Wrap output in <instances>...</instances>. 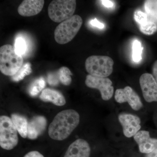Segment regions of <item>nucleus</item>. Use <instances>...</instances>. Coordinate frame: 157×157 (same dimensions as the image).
Returning <instances> with one entry per match:
<instances>
[{"label": "nucleus", "mask_w": 157, "mask_h": 157, "mask_svg": "<svg viewBox=\"0 0 157 157\" xmlns=\"http://www.w3.org/2000/svg\"><path fill=\"white\" fill-rule=\"evenodd\" d=\"M115 101L120 104L128 102L134 110H139L143 107L140 97L132 87L127 86L124 89H118L116 90Z\"/></svg>", "instance_id": "6e6552de"}, {"label": "nucleus", "mask_w": 157, "mask_h": 157, "mask_svg": "<svg viewBox=\"0 0 157 157\" xmlns=\"http://www.w3.org/2000/svg\"><path fill=\"white\" fill-rule=\"evenodd\" d=\"M101 3L103 6L108 8H111L114 6V3L112 1H108V0H103L101 1Z\"/></svg>", "instance_id": "bb28decb"}, {"label": "nucleus", "mask_w": 157, "mask_h": 157, "mask_svg": "<svg viewBox=\"0 0 157 157\" xmlns=\"http://www.w3.org/2000/svg\"><path fill=\"white\" fill-rule=\"evenodd\" d=\"M24 157H45L41 153L36 151H33L29 152L26 154Z\"/></svg>", "instance_id": "a878e982"}, {"label": "nucleus", "mask_w": 157, "mask_h": 157, "mask_svg": "<svg viewBox=\"0 0 157 157\" xmlns=\"http://www.w3.org/2000/svg\"><path fill=\"white\" fill-rule=\"evenodd\" d=\"M146 14L157 23V0H147L144 2Z\"/></svg>", "instance_id": "aec40b11"}, {"label": "nucleus", "mask_w": 157, "mask_h": 157, "mask_svg": "<svg viewBox=\"0 0 157 157\" xmlns=\"http://www.w3.org/2000/svg\"><path fill=\"white\" fill-rule=\"evenodd\" d=\"M23 59L10 44L0 48V70L5 75L14 76L22 67Z\"/></svg>", "instance_id": "f03ea898"}, {"label": "nucleus", "mask_w": 157, "mask_h": 157, "mask_svg": "<svg viewBox=\"0 0 157 157\" xmlns=\"http://www.w3.org/2000/svg\"><path fill=\"white\" fill-rule=\"evenodd\" d=\"M48 83L50 85L52 86H56L58 84L59 81V78H58L57 73L56 74L50 73L49 75H48Z\"/></svg>", "instance_id": "b1692460"}, {"label": "nucleus", "mask_w": 157, "mask_h": 157, "mask_svg": "<svg viewBox=\"0 0 157 157\" xmlns=\"http://www.w3.org/2000/svg\"><path fill=\"white\" fill-rule=\"evenodd\" d=\"M32 71L30 64L28 63L23 66L16 74L12 76V79L15 82L20 81L23 79L26 76L30 74Z\"/></svg>", "instance_id": "4be33fe9"}, {"label": "nucleus", "mask_w": 157, "mask_h": 157, "mask_svg": "<svg viewBox=\"0 0 157 157\" xmlns=\"http://www.w3.org/2000/svg\"><path fill=\"white\" fill-rule=\"evenodd\" d=\"M90 24L93 26L95 27L98 28V29H103L104 28V24L98 21L96 18L90 21Z\"/></svg>", "instance_id": "393cba45"}, {"label": "nucleus", "mask_w": 157, "mask_h": 157, "mask_svg": "<svg viewBox=\"0 0 157 157\" xmlns=\"http://www.w3.org/2000/svg\"><path fill=\"white\" fill-rule=\"evenodd\" d=\"M17 130L10 117L6 116L0 117V146L4 149L11 150L18 142Z\"/></svg>", "instance_id": "423d86ee"}, {"label": "nucleus", "mask_w": 157, "mask_h": 157, "mask_svg": "<svg viewBox=\"0 0 157 157\" xmlns=\"http://www.w3.org/2000/svg\"><path fill=\"white\" fill-rule=\"evenodd\" d=\"M113 64V60L109 56L93 55L86 59L85 68L91 76L107 77L112 73Z\"/></svg>", "instance_id": "20e7f679"}, {"label": "nucleus", "mask_w": 157, "mask_h": 157, "mask_svg": "<svg viewBox=\"0 0 157 157\" xmlns=\"http://www.w3.org/2000/svg\"><path fill=\"white\" fill-rule=\"evenodd\" d=\"M152 75L157 82V60L155 61L153 65Z\"/></svg>", "instance_id": "cd10ccee"}, {"label": "nucleus", "mask_w": 157, "mask_h": 157, "mask_svg": "<svg viewBox=\"0 0 157 157\" xmlns=\"http://www.w3.org/2000/svg\"><path fill=\"white\" fill-rule=\"evenodd\" d=\"M143 49L141 42L138 40H135L132 45V59L135 63L141 61Z\"/></svg>", "instance_id": "412c9836"}, {"label": "nucleus", "mask_w": 157, "mask_h": 157, "mask_svg": "<svg viewBox=\"0 0 157 157\" xmlns=\"http://www.w3.org/2000/svg\"><path fill=\"white\" fill-rule=\"evenodd\" d=\"M124 135L127 137H134L141 128V121L137 116L130 113H121L118 115Z\"/></svg>", "instance_id": "9d476101"}, {"label": "nucleus", "mask_w": 157, "mask_h": 157, "mask_svg": "<svg viewBox=\"0 0 157 157\" xmlns=\"http://www.w3.org/2000/svg\"><path fill=\"white\" fill-rule=\"evenodd\" d=\"M79 120V114L74 109H66L59 113L48 127L49 137L55 140L66 139L78 126Z\"/></svg>", "instance_id": "f257e3e1"}, {"label": "nucleus", "mask_w": 157, "mask_h": 157, "mask_svg": "<svg viewBox=\"0 0 157 157\" xmlns=\"http://www.w3.org/2000/svg\"><path fill=\"white\" fill-rule=\"evenodd\" d=\"M76 5L75 0H54L48 6V16L54 22H63L73 16Z\"/></svg>", "instance_id": "39448f33"}, {"label": "nucleus", "mask_w": 157, "mask_h": 157, "mask_svg": "<svg viewBox=\"0 0 157 157\" xmlns=\"http://www.w3.org/2000/svg\"><path fill=\"white\" fill-rule=\"evenodd\" d=\"M85 84L87 87L99 90L104 101L110 100L113 96L114 88L111 80L107 77H98L89 74L86 76Z\"/></svg>", "instance_id": "0eeeda50"}, {"label": "nucleus", "mask_w": 157, "mask_h": 157, "mask_svg": "<svg viewBox=\"0 0 157 157\" xmlns=\"http://www.w3.org/2000/svg\"><path fill=\"white\" fill-rule=\"evenodd\" d=\"M47 120L44 117L37 116L33 117L28 123L27 137L31 140L36 139L45 131Z\"/></svg>", "instance_id": "2eb2a0df"}, {"label": "nucleus", "mask_w": 157, "mask_h": 157, "mask_svg": "<svg viewBox=\"0 0 157 157\" xmlns=\"http://www.w3.org/2000/svg\"><path fill=\"white\" fill-rule=\"evenodd\" d=\"M15 50L20 55L22 56L25 53L27 44L25 40L22 37H18L15 40Z\"/></svg>", "instance_id": "5701e85b"}, {"label": "nucleus", "mask_w": 157, "mask_h": 157, "mask_svg": "<svg viewBox=\"0 0 157 157\" xmlns=\"http://www.w3.org/2000/svg\"><path fill=\"white\" fill-rule=\"evenodd\" d=\"M144 100L148 103L157 102V82L150 73H144L139 79Z\"/></svg>", "instance_id": "1a4fd4ad"}, {"label": "nucleus", "mask_w": 157, "mask_h": 157, "mask_svg": "<svg viewBox=\"0 0 157 157\" xmlns=\"http://www.w3.org/2000/svg\"><path fill=\"white\" fill-rule=\"evenodd\" d=\"M45 86V79L42 77L37 78L32 82L29 87L28 91L30 95L35 97L37 95Z\"/></svg>", "instance_id": "a211bd4d"}, {"label": "nucleus", "mask_w": 157, "mask_h": 157, "mask_svg": "<svg viewBox=\"0 0 157 157\" xmlns=\"http://www.w3.org/2000/svg\"><path fill=\"white\" fill-rule=\"evenodd\" d=\"M144 157H157V148L151 152L147 154Z\"/></svg>", "instance_id": "c85d7f7f"}, {"label": "nucleus", "mask_w": 157, "mask_h": 157, "mask_svg": "<svg viewBox=\"0 0 157 157\" xmlns=\"http://www.w3.org/2000/svg\"><path fill=\"white\" fill-rule=\"evenodd\" d=\"M82 24V17L78 15L63 21L56 27L54 31V38L59 44H65L70 42L75 37Z\"/></svg>", "instance_id": "7ed1b4c3"}, {"label": "nucleus", "mask_w": 157, "mask_h": 157, "mask_svg": "<svg viewBox=\"0 0 157 157\" xmlns=\"http://www.w3.org/2000/svg\"><path fill=\"white\" fill-rule=\"evenodd\" d=\"M134 139L142 153L147 154L157 148V138L151 137L148 131H139L134 136Z\"/></svg>", "instance_id": "9b49d317"}, {"label": "nucleus", "mask_w": 157, "mask_h": 157, "mask_svg": "<svg viewBox=\"0 0 157 157\" xmlns=\"http://www.w3.org/2000/svg\"><path fill=\"white\" fill-rule=\"evenodd\" d=\"M135 21L139 26L141 33L146 35H152L157 31V23L152 19L146 13L137 11L135 12Z\"/></svg>", "instance_id": "f8f14e48"}, {"label": "nucleus", "mask_w": 157, "mask_h": 157, "mask_svg": "<svg viewBox=\"0 0 157 157\" xmlns=\"http://www.w3.org/2000/svg\"><path fill=\"white\" fill-rule=\"evenodd\" d=\"M57 75L59 81L65 86H69L72 82L71 76L72 73L70 69L67 67H62L57 71Z\"/></svg>", "instance_id": "6ab92c4d"}, {"label": "nucleus", "mask_w": 157, "mask_h": 157, "mask_svg": "<svg viewBox=\"0 0 157 157\" xmlns=\"http://www.w3.org/2000/svg\"><path fill=\"white\" fill-rule=\"evenodd\" d=\"M44 3L43 0H25L18 6L17 11L24 17L34 16L41 12Z\"/></svg>", "instance_id": "4468645a"}, {"label": "nucleus", "mask_w": 157, "mask_h": 157, "mask_svg": "<svg viewBox=\"0 0 157 157\" xmlns=\"http://www.w3.org/2000/svg\"><path fill=\"white\" fill-rule=\"evenodd\" d=\"M40 98L44 102H51L56 106H63L66 103V99L61 93L51 89L43 90L40 95Z\"/></svg>", "instance_id": "dca6fc26"}, {"label": "nucleus", "mask_w": 157, "mask_h": 157, "mask_svg": "<svg viewBox=\"0 0 157 157\" xmlns=\"http://www.w3.org/2000/svg\"><path fill=\"white\" fill-rule=\"evenodd\" d=\"M11 119L21 136L24 138L27 137L29 122L26 118L19 114H13Z\"/></svg>", "instance_id": "f3484780"}, {"label": "nucleus", "mask_w": 157, "mask_h": 157, "mask_svg": "<svg viewBox=\"0 0 157 157\" xmlns=\"http://www.w3.org/2000/svg\"><path fill=\"white\" fill-rule=\"evenodd\" d=\"M90 147L87 141L78 139L70 144L63 157H90Z\"/></svg>", "instance_id": "ddd939ff"}]
</instances>
